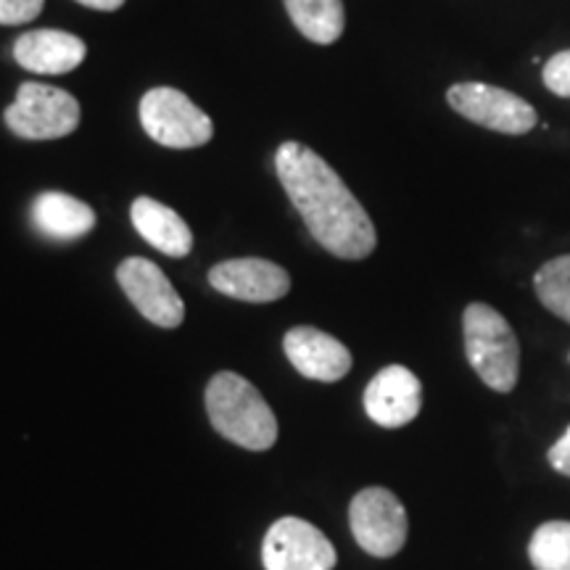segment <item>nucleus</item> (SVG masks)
<instances>
[{"label": "nucleus", "instance_id": "f257e3e1", "mask_svg": "<svg viewBox=\"0 0 570 570\" xmlns=\"http://www.w3.org/2000/svg\"><path fill=\"white\" fill-rule=\"evenodd\" d=\"M275 169L306 230L327 254L356 262L375 252L373 219L323 156L288 140L277 148Z\"/></svg>", "mask_w": 570, "mask_h": 570}, {"label": "nucleus", "instance_id": "f03ea898", "mask_svg": "<svg viewBox=\"0 0 570 570\" xmlns=\"http://www.w3.org/2000/svg\"><path fill=\"white\" fill-rule=\"evenodd\" d=\"M206 412L219 436L248 452H265L277 441V420L265 396L246 377L217 373L206 386Z\"/></svg>", "mask_w": 570, "mask_h": 570}, {"label": "nucleus", "instance_id": "7ed1b4c3", "mask_svg": "<svg viewBox=\"0 0 570 570\" xmlns=\"http://www.w3.org/2000/svg\"><path fill=\"white\" fill-rule=\"evenodd\" d=\"M465 354L475 375L497 394H510L520 375V344L512 325L489 304H470L462 315Z\"/></svg>", "mask_w": 570, "mask_h": 570}, {"label": "nucleus", "instance_id": "20e7f679", "mask_svg": "<svg viewBox=\"0 0 570 570\" xmlns=\"http://www.w3.org/2000/svg\"><path fill=\"white\" fill-rule=\"evenodd\" d=\"M6 125L24 140H56L80 125V104L71 92L51 85L24 82L6 109Z\"/></svg>", "mask_w": 570, "mask_h": 570}, {"label": "nucleus", "instance_id": "39448f33", "mask_svg": "<svg viewBox=\"0 0 570 570\" xmlns=\"http://www.w3.org/2000/svg\"><path fill=\"white\" fill-rule=\"evenodd\" d=\"M140 125L167 148H198L214 135L212 119L175 88H154L140 98Z\"/></svg>", "mask_w": 570, "mask_h": 570}, {"label": "nucleus", "instance_id": "423d86ee", "mask_svg": "<svg viewBox=\"0 0 570 570\" xmlns=\"http://www.w3.org/2000/svg\"><path fill=\"white\" fill-rule=\"evenodd\" d=\"M348 523L356 544L373 558H394L407 544V510L383 487H367L352 499Z\"/></svg>", "mask_w": 570, "mask_h": 570}, {"label": "nucleus", "instance_id": "0eeeda50", "mask_svg": "<svg viewBox=\"0 0 570 570\" xmlns=\"http://www.w3.org/2000/svg\"><path fill=\"white\" fill-rule=\"evenodd\" d=\"M446 101L468 122L502 135H525L539 122V114L525 98L487 82H458L446 90Z\"/></svg>", "mask_w": 570, "mask_h": 570}, {"label": "nucleus", "instance_id": "6e6552de", "mask_svg": "<svg viewBox=\"0 0 570 570\" xmlns=\"http://www.w3.org/2000/svg\"><path fill=\"white\" fill-rule=\"evenodd\" d=\"M262 562L265 570H333L338 554L317 525L302 518H281L267 529Z\"/></svg>", "mask_w": 570, "mask_h": 570}, {"label": "nucleus", "instance_id": "1a4fd4ad", "mask_svg": "<svg viewBox=\"0 0 570 570\" xmlns=\"http://www.w3.org/2000/svg\"><path fill=\"white\" fill-rule=\"evenodd\" d=\"M117 281L130 298L135 309L148 323L159 327H177L185 320V304L169 283V277L154 265L151 259L130 256L117 269Z\"/></svg>", "mask_w": 570, "mask_h": 570}, {"label": "nucleus", "instance_id": "9d476101", "mask_svg": "<svg viewBox=\"0 0 570 570\" xmlns=\"http://www.w3.org/2000/svg\"><path fill=\"white\" fill-rule=\"evenodd\" d=\"M209 285L219 294L248 304L277 302L291 291V277L269 259H227L209 269Z\"/></svg>", "mask_w": 570, "mask_h": 570}, {"label": "nucleus", "instance_id": "9b49d317", "mask_svg": "<svg viewBox=\"0 0 570 570\" xmlns=\"http://www.w3.org/2000/svg\"><path fill=\"white\" fill-rule=\"evenodd\" d=\"M423 407V386L417 375L404 365H389L365 389L367 417L381 428H402L412 423Z\"/></svg>", "mask_w": 570, "mask_h": 570}, {"label": "nucleus", "instance_id": "f8f14e48", "mask_svg": "<svg viewBox=\"0 0 570 570\" xmlns=\"http://www.w3.org/2000/svg\"><path fill=\"white\" fill-rule=\"evenodd\" d=\"M283 348L288 362L309 381L336 383L352 370V352L338 338L317 327L298 325L285 333Z\"/></svg>", "mask_w": 570, "mask_h": 570}, {"label": "nucleus", "instance_id": "ddd939ff", "mask_svg": "<svg viewBox=\"0 0 570 570\" xmlns=\"http://www.w3.org/2000/svg\"><path fill=\"white\" fill-rule=\"evenodd\" d=\"M85 42L61 30H32L13 42V59L35 75H67L85 61Z\"/></svg>", "mask_w": 570, "mask_h": 570}, {"label": "nucleus", "instance_id": "4468645a", "mask_svg": "<svg viewBox=\"0 0 570 570\" xmlns=\"http://www.w3.org/2000/svg\"><path fill=\"white\" fill-rule=\"evenodd\" d=\"M135 230L140 233V238L154 248H159L167 256H188L194 248V233L185 225V219L169 206L154 198L140 196L132 202L130 209Z\"/></svg>", "mask_w": 570, "mask_h": 570}, {"label": "nucleus", "instance_id": "2eb2a0df", "mask_svg": "<svg viewBox=\"0 0 570 570\" xmlns=\"http://www.w3.org/2000/svg\"><path fill=\"white\" fill-rule=\"evenodd\" d=\"M32 223L42 235L53 240H75L96 227V212L80 198L48 190L32 204Z\"/></svg>", "mask_w": 570, "mask_h": 570}, {"label": "nucleus", "instance_id": "dca6fc26", "mask_svg": "<svg viewBox=\"0 0 570 570\" xmlns=\"http://www.w3.org/2000/svg\"><path fill=\"white\" fill-rule=\"evenodd\" d=\"M296 30L317 46H333L344 35V0H283Z\"/></svg>", "mask_w": 570, "mask_h": 570}, {"label": "nucleus", "instance_id": "f3484780", "mask_svg": "<svg viewBox=\"0 0 570 570\" xmlns=\"http://www.w3.org/2000/svg\"><path fill=\"white\" fill-rule=\"evenodd\" d=\"M533 570H570V520L541 523L529 541Z\"/></svg>", "mask_w": 570, "mask_h": 570}, {"label": "nucleus", "instance_id": "a211bd4d", "mask_svg": "<svg viewBox=\"0 0 570 570\" xmlns=\"http://www.w3.org/2000/svg\"><path fill=\"white\" fill-rule=\"evenodd\" d=\"M533 291L554 317L570 325V254L554 256L541 265L533 275Z\"/></svg>", "mask_w": 570, "mask_h": 570}, {"label": "nucleus", "instance_id": "6ab92c4d", "mask_svg": "<svg viewBox=\"0 0 570 570\" xmlns=\"http://www.w3.org/2000/svg\"><path fill=\"white\" fill-rule=\"evenodd\" d=\"M541 80H544L547 90L554 92V96L570 98V51L554 53L552 59L544 63Z\"/></svg>", "mask_w": 570, "mask_h": 570}, {"label": "nucleus", "instance_id": "aec40b11", "mask_svg": "<svg viewBox=\"0 0 570 570\" xmlns=\"http://www.w3.org/2000/svg\"><path fill=\"white\" fill-rule=\"evenodd\" d=\"M46 0H0V24H27L42 11Z\"/></svg>", "mask_w": 570, "mask_h": 570}, {"label": "nucleus", "instance_id": "412c9836", "mask_svg": "<svg viewBox=\"0 0 570 570\" xmlns=\"http://www.w3.org/2000/svg\"><path fill=\"white\" fill-rule=\"evenodd\" d=\"M547 460H550V465L558 470L560 475L570 479V425L566 428V433H562V436L550 446Z\"/></svg>", "mask_w": 570, "mask_h": 570}, {"label": "nucleus", "instance_id": "4be33fe9", "mask_svg": "<svg viewBox=\"0 0 570 570\" xmlns=\"http://www.w3.org/2000/svg\"><path fill=\"white\" fill-rule=\"evenodd\" d=\"M80 6H88V9L96 11H119L125 6V0H77Z\"/></svg>", "mask_w": 570, "mask_h": 570}]
</instances>
